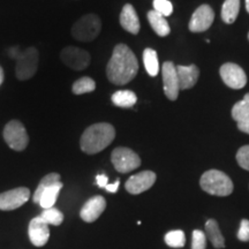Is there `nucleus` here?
<instances>
[{"mask_svg":"<svg viewBox=\"0 0 249 249\" xmlns=\"http://www.w3.org/2000/svg\"><path fill=\"white\" fill-rule=\"evenodd\" d=\"M238 239L240 241L248 242L249 241V220L242 219L240 227L238 231Z\"/></svg>","mask_w":249,"mask_h":249,"instance_id":"2f4dec72","label":"nucleus"},{"mask_svg":"<svg viewBox=\"0 0 249 249\" xmlns=\"http://www.w3.org/2000/svg\"><path fill=\"white\" fill-rule=\"evenodd\" d=\"M28 232L31 244L36 247H43L48 244L50 238L49 225L39 216L31 219Z\"/></svg>","mask_w":249,"mask_h":249,"instance_id":"2eb2a0df","label":"nucleus"},{"mask_svg":"<svg viewBox=\"0 0 249 249\" xmlns=\"http://www.w3.org/2000/svg\"><path fill=\"white\" fill-rule=\"evenodd\" d=\"M232 118L236 121L241 132L249 134V93L233 107Z\"/></svg>","mask_w":249,"mask_h":249,"instance_id":"dca6fc26","label":"nucleus"},{"mask_svg":"<svg viewBox=\"0 0 249 249\" xmlns=\"http://www.w3.org/2000/svg\"><path fill=\"white\" fill-rule=\"evenodd\" d=\"M38 51L35 48H28L17 58L15 75L18 80H29L36 74L38 68Z\"/></svg>","mask_w":249,"mask_h":249,"instance_id":"423d86ee","label":"nucleus"},{"mask_svg":"<svg viewBox=\"0 0 249 249\" xmlns=\"http://www.w3.org/2000/svg\"><path fill=\"white\" fill-rule=\"evenodd\" d=\"M102 30V21L96 14H87L71 27V36L80 42H91Z\"/></svg>","mask_w":249,"mask_h":249,"instance_id":"20e7f679","label":"nucleus"},{"mask_svg":"<svg viewBox=\"0 0 249 249\" xmlns=\"http://www.w3.org/2000/svg\"><path fill=\"white\" fill-rule=\"evenodd\" d=\"M207 248V235L203 231L194 230L192 234V249H205Z\"/></svg>","mask_w":249,"mask_h":249,"instance_id":"c756f323","label":"nucleus"},{"mask_svg":"<svg viewBox=\"0 0 249 249\" xmlns=\"http://www.w3.org/2000/svg\"><path fill=\"white\" fill-rule=\"evenodd\" d=\"M59 181H61L60 174H58V173H50V174H48V176H45L44 178L40 180L38 187H37L35 193H34V196H33V202H34V203H39L40 196H42L43 192H44L45 189L48 188V187L54 185V183H57Z\"/></svg>","mask_w":249,"mask_h":249,"instance_id":"393cba45","label":"nucleus"},{"mask_svg":"<svg viewBox=\"0 0 249 249\" xmlns=\"http://www.w3.org/2000/svg\"><path fill=\"white\" fill-rule=\"evenodd\" d=\"M62 186H64L62 185V182L59 181L57 183H54V185L48 187V188L43 192L42 196H40L39 203H38L40 207L43 208V209H50V208L54 207Z\"/></svg>","mask_w":249,"mask_h":249,"instance_id":"412c9836","label":"nucleus"},{"mask_svg":"<svg viewBox=\"0 0 249 249\" xmlns=\"http://www.w3.org/2000/svg\"><path fill=\"white\" fill-rule=\"evenodd\" d=\"M248 39H249V34H248Z\"/></svg>","mask_w":249,"mask_h":249,"instance_id":"e433bc0d","label":"nucleus"},{"mask_svg":"<svg viewBox=\"0 0 249 249\" xmlns=\"http://www.w3.org/2000/svg\"><path fill=\"white\" fill-rule=\"evenodd\" d=\"M200 186L205 193L214 196H229L233 192L232 180L218 170H209L202 174Z\"/></svg>","mask_w":249,"mask_h":249,"instance_id":"7ed1b4c3","label":"nucleus"},{"mask_svg":"<svg viewBox=\"0 0 249 249\" xmlns=\"http://www.w3.org/2000/svg\"><path fill=\"white\" fill-rule=\"evenodd\" d=\"M205 235L214 248L220 249L225 247V239L220 232L219 225L214 219H209L205 223Z\"/></svg>","mask_w":249,"mask_h":249,"instance_id":"6ab92c4d","label":"nucleus"},{"mask_svg":"<svg viewBox=\"0 0 249 249\" xmlns=\"http://www.w3.org/2000/svg\"><path fill=\"white\" fill-rule=\"evenodd\" d=\"M156 181V174L152 171H143L134 174L126 181L124 188L129 194L139 195L141 193L150 189Z\"/></svg>","mask_w":249,"mask_h":249,"instance_id":"ddd939ff","label":"nucleus"},{"mask_svg":"<svg viewBox=\"0 0 249 249\" xmlns=\"http://www.w3.org/2000/svg\"><path fill=\"white\" fill-rule=\"evenodd\" d=\"M148 20L150 22V26L156 34L160 37H165L170 34V26L166 18L163 15L157 13L156 11L148 12Z\"/></svg>","mask_w":249,"mask_h":249,"instance_id":"aec40b11","label":"nucleus"},{"mask_svg":"<svg viewBox=\"0 0 249 249\" xmlns=\"http://www.w3.org/2000/svg\"><path fill=\"white\" fill-rule=\"evenodd\" d=\"M154 11L163 17H170L173 12V5L169 0H154Z\"/></svg>","mask_w":249,"mask_h":249,"instance_id":"c85d7f7f","label":"nucleus"},{"mask_svg":"<svg viewBox=\"0 0 249 249\" xmlns=\"http://www.w3.org/2000/svg\"><path fill=\"white\" fill-rule=\"evenodd\" d=\"M165 242H166L167 246L172 248H181L186 244V235L180 230L171 231L165 235Z\"/></svg>","mask_w":249,"mask_h":249,"instance_id":"cd10ccee","label":"nucleus"},{"mask_svg":"<svg viewBox=\"0 0 249 249\" xmlns=\"http://www.w3.org/2000/svg\"><path fill=\"white\" fill-rule=\"evenodd\" d=\"M30 197V191L26 187H18V188L11 189L0 194V210L11 211L28 202Z\"/></svg>","mask_w":249,"mask_h":249,"instance_id":"1a4fd4ad","label":"nucleus"},{"mask_svg":"<svg viewBox=\"0 0 249 249\" xmlns=\"http://www.w3.org/2000/svg\"><path fill=\"white\" fill-rule=\"evenodd\" d=\"M138 102V97L130 90H120L112 95V103L119 107H132Z\"/></svg>","mask_w":249,"mask_h":249,"instance_id":"4be33fe9","label":"nucleus"},{"mask_svg":"<svg viewBox=\"0 0 249 249\" xmlns=\"http://www.w3.org/2000/svg\"><path fill=\"white\" fill-rule=\"evenodd\" d=\"M246 9H247V12L249 13V0H246Z\"/></svg>","mask_w":249,"mask_h":249,"instance_id":"c9c22d12","label":"nucleus"},{"mask_svg":"<svg viewBox=\"0 0 249 249\" xmlns=\"http://www.w3.org/2000/svg\"><path fill=\"white\" fill-rule=\"evenodd\" d=\"M4 77H5L4 70H2V67L0 66V86H1V83L4 82Z\"/></svg>","mask_w":249,"mask_h":249,"instance_id":"f704fd0d","label":"nucleus"},{"mask_svg":"<svg viewBox=\"0 0 249 249\" xmlns=\"http://www.w3.org/2000/svg\"><path fill=\"white\" fill-rule=\"evenodd\" d=\"M40 218H42L48 225H54L59 226L64 222V214L61 211H59L55 208H50V209H44L42 213H40Z\"/></svg>","mask_w":249,"mask_h":249,"instance_id":"bb28decb","label":"nucleus"},{"mask_svg":"<svg viewBox=\"0 0 249 249\" xmlns=\"http://www.w3.org/2000/svg\"><path fill=\"white\" fill-rule=\"evenodd\" d=\"M4 140L8 147L15 151H23L29 143V136L23 124L18 120H12L4 128Z\"/></svg>","mask_w":249,"mask_h":249,"instance_id":"39448f33","label":"nucleus"},{"mask_svg":"<svg viewBox=\"0 0 249 249\" xmlns=\"http://www.w3.org/2000/svg\"><path fill=\"white\" fill-rule=\"evenodd\" d=\"M213 20V9L209 5H202L193 13L188 28L192 33H203L209 29Z\"/></svg>","mask_w":249,"mask_h":249,"instance_id":"f8f14e48","label":"nucleus"},{"mask_svg":"<svg viewBox=\"0 0 249 249\" xmlns=\"http://www.w3.org/2000/svg\"><path fill=\"white\" fill-rule=\"evenodd\" d=\"M111 160L114 169L120 173H128L141 165V158L132 149L119 147L112 151Z\"/></svg>","mask_w":249,"mask_h":249,"instance_id":"0eeeda50","label":"nucleus"},{"mask_svg":"<svg viewBox=\"0 0 249 249\" xmlns=\"http://www.w3.org/2000/svg\"><path fill=\"white\" fill-rule=\"evenodd\" d=\"M120 24L124 30L128 33L136 35L140 31V20L138 14H136L135 8L130 4H127L124 6L123 11L120 14Z\"/></svg>","mask_w":249,"mask_h":249,"instance_id":"a211bd4d","label":"nucleus"},{"mask_svg":"<svg viewBox=\"0 0 249 249\" xmlns=\"http://www.w3.org/2000/svg\"><path fill=\"white\" fill-rule=\"evenodd\" d=\"M161 75H163L164 92L170 101H176L179 95V80L177 74V68L173 62L165 61L161 67Z\"/></svg>","mask_w":249,"mask_h":249,"instance_id":"9b49d317","label":"nucleus"},{"mask_svg":"<svg viewBox=\"0 0 249 249\" xmlns=\"http://www.w3.org/2000/svg\"><path fill=\"white\" fill-rule=\"evenodd\" d=\"M95 89V81L88 76L81 77V79L75 81L73 83V87H71V91H73V93H75V95H83V93L92 92Z\"/></svg>","mask_w":249,"mask_h":249,"instance_id":"a878e982","label":"nucleus"},{"mask_svg":"<svg viewBox=\"0 0 249 249\" xmlns=\"http://www.w3.org/2000/svg\"><path fill=\"white\" fill-rule=\"evenodd\" d=\"M107 208V201L101 195L93 196L86 202L80 211V216L86 223H93L101 217Z\"/></svg>","mask_w":249,"mask_h":249,"instance_id":"4468645a","label":"nucleus"},{"mask_svg":"<svg viewBox=\"0 0 249 249\" xmlns=\"http://www.w3.org/2000/svg\"><path fill=\"white\" fill-rule=\"evenodd\" d=\"M143 62L150 76H157L160 71V62H158L157 52L152 49H145L143 52Z\"/></svg>","mask_w":249,"mask_h":249,"instance_id":"b1692460","label":"nucleus"},{"mask_svg":"<svg viewBox=\"0 0 249 249\" xmlns=\"http://www.w3.org/2000/svg\"><path fill=\"white\" fill-rule=\"evenodd\" d=\"M240 11V0H225L222 7V18L227 24L234 22Z\"/></svg>","mask_w":249,"mask_h":249,"instance_id":"5701e85b","label":"nucleus"},{"mask_svg":"<svg viewBox=\"0 0 249 249\" xmlns=\"http://www.w3.org/2000/svg\"><path fill=\"white\" fill-rule=\"evenodd\" d=\"M236 161L242 169L249 171V145H244L236 152Z\"/></svg>","mask_w":249,"mask_h":249,"instance_id":"7c9ffc66","label":"nucleus"},{"mask_svg":"<svg viewBox=\"0 0 249 249\" xmlns=\"http://www.w3.org/2000/svg\"><path fill=\"white\" fill-rule=\"evenodd\" d=\"M139 62L134 52L124 44H118L107 67V75L111 83L124 86L136 76Z\"/></svg>","mask_w":249,"mask_h":249,"instance_id":"f257e3e1","label":"nucleus"},{"mask_svg":"<svg viewBox=\"0 0 249 249\" xmlns=\"http://www.w3.org/2000/svg\"><path fill=\"white\" fill-rule=\"evenodd\" d=\"M177 74H178L180 90L191 89L197 82L200 76V71L196 65L191 66H177Z\"/></svg>","mask_w":249,"mask_h":249,"instance_id":"f3484780","label":"nucleus"},{"mask_svg":"<svg viewBox=\"0 0 249 249\" xmlns=\"http://www.w3.org/2000/svg\"><path fill=\"white\" fill-rule=\"evenodd\" d=\"M107 181L108 179L105 174H98V176L96 177V182H97V185L101 187V188H105V187L108 185Z\"/></svg>","mask_w":249,"mask_h":249,"instance_id":"473e14b6","label":"nucleus"},{"mask_svg":"<svg viewBox=\"0 0 249 249\" xmlns=\"http://www.w3.org/2000/svg\"><path fill=\"white\" fill-rule=\"evenodd\" d=\"M116 129L111 124L99 123L89 126L80 140L81 150L88 155H95L104 150L113 142Z\"/></svg>","mask_w":249,"mask_h":249,"instance_id":"f03ea898","label":"nucleus"},{"mask_svg":"<svg viewBox=\"0 0 249 249\" xmlns=\"http://www.w3.org/2000/svg\"><path fill=\"white\" fill-rule=\"evenodd\" d=\"M61 61L73 71H83L89 66L90 53L86 50L77 48V46H66L60 52Z\"/></svg>","mask_w":249,"mask_h":249,"instance_id":"6e6552de","label":"nucleus"},{"mask_svg":"<svg viewBox=\"0 0 249 249\" xmlns=\"http://www.w3.org/2000/svg\"><path fill=\"white\" fill-rule=\"evenodd\" d=\"M220 76L225 85L232 89H241L247 83V76L244 70L236 64L227 62L224 64L219 70Z\"/></svg>","mask_w":249,"mask_h":249,"instance_id":"9d476101","label":"nucleus"},{"mask_svg":"<svg viewBox=\"0 0 249 249\" xmlns=\"http://www.w3.org/2000/svg\"><path fill=\"white\" fill-rule=\"evenodd\" d=\"M119 185H120V180L118 179L116 180V182L114 183H108V185L105 187V189H107L108 193H117L118 188H119Z\"/></svg>","mask_w":249,"mask_h":249,"instance_id":"72a5a7b5","label":"nucleus"}]
</instances>
